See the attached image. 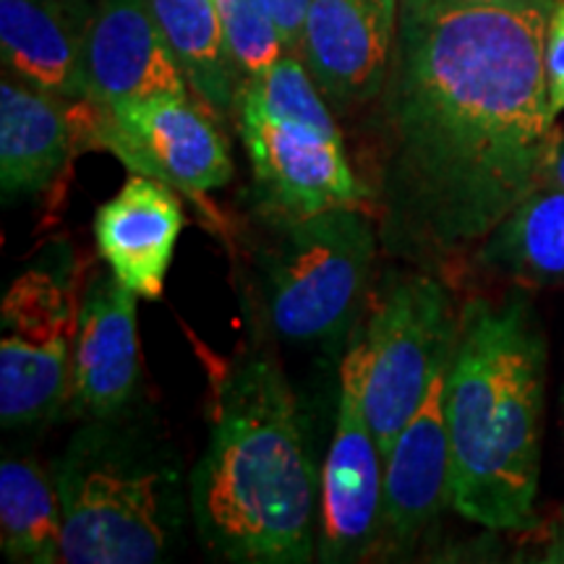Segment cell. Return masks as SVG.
<instances>
[{"instance_id": "cell-1", "label": "cell", "mask_w": 564, "mask_h": 564, "mask_svg": "<svg viewBox=\"0 0 564 564\" xmlns=\"http://www.w3.org/2000/svg\"><path fill=\"white\" fill-rule=\"evenodd\" d=\"M554 6L400 0L371 202L394 253L468 249L544 183Z\"/></svg>"}, {"instance_id": "cell-2", "label": "cell", "mask_w": 564, "mask_h": 564, "mask_svg": "<svg viewBox=\"0 0 564 564\" xmlns=\"http://www.w3.org/2000/svg\"><path fill=\"white\" fill-rule=\"evenodd\" d=\"M546 340L523 299L470 301L444 392L449 505L489 531H533L544 436Z\"/></svg>"}, {"instance_id": "cell-3", "label": "cell", "mask_w": 564, "mask_h": 564, "mask_svg": "<svg viewBox=\"0 0 564 564\" xmlns=\"http://www.w3.org/2000/svg\"><path fill=\"white\" fill-rule=\"evenodd\" d=\"M188 505L202 544L225 562L314 556V465L285 373L267 358H249L223 379Z\"/></svg>"}, {"instance_id": "cell-4", "label": "cell", "mask_w": 564, "mask_h": 564, "mask_svg": "<svg viewBox=\"0 0 564 564\" xmlns=\"http://www.w3.org/2000/svg\"><path fill=\"white\" fill-rule=\"evenodd\" d=\"M123 415L89 421L55 463L63 510L61 562H162L183 531L175 457Z\"/></svg>"}, {"instance_id": "cell-5", "label": "cell", "mask_w": 564, "mask_h": 564, "mask_svg": "<svg viewBox=\"0 0 564 564\" xmlns=\"http://www.w3.org/2000/svg\"><path fill=\"white\" fill-rule=\"evenodd\" d=\"M241 137L259 199L282 220L364 207L371 188L352 171L333 108L293 53L246 79Z\"/></svg>"}, {"instance_id": "cell-6", "label": "cell", "mask_w": 564, "mask_h": 564, "mask_svg": "<svg viewBox=\"0 0 564 564\" xmlns=\"http://www.w3.org/2000/svg\"><path fill=\"white\" fill-rule=\"evenodd\" d=\"M285 230L267 253L264 306L282 340H333L366 291L377 236L364 207H333L282 220Z\"/></svg>"}, {"instance_id": "cell-7", "label": "cell", "mask_w": 564, "mask_h": 564, "mask_svg": "<svg viewBox=\"0 0 564 564\" xmlns=\"http://www.w3.org/2000/svg\"><path fill=\"white\" fill-rule=\"evenodd\" d=\"M457 329L453 299L429 274L390 272L373 293L356 343L364 356V413L382 455L453 361Z\"/></svg>"}, {"instance_id": "cell-8", "label": "cell", "mask_w": 564, "mask_h": 564, "mask_svg": "<svg viewBox=\"0 0 564 564\" xmlns=\"http://www.w3.org/2000/svg\"><path fill=\"white\" fill-rule=\"evenodd\" d=\"M207 108L192 97H147L116 105L74 102L76 141L108 150L131 173L158 178L188 196L223 188L232 158Z\"/></svg>"}, {"instance_id": "cell-9", "label": "cell", "mask_w": 564, "mask_h": 564, "mask_svg": "<svg viewBox=\"0 0 564 564\" xmlns=\"http://www.w3.org/2000/svg\"><path fill=\"white\" fill-rule=\"evenodd\" d=\"M79 303L51 272L13 280L0 306V423L34 426L66 408Z\"/></svg>"}, {"instance_id": "cell-10", "label": "cell", "mask_w": 564, "mask_h": 564, "mask_svg": "<svg viewBox=\"0 0 564 564\" xmlns=\"http://www.w3.org/2000/svg\"><path fill=\"white\" fill-rule=\"evenodd\" d=\"M364 356L352 340L343 361L340 403L319 499V560L356 562L371 552L382 525L384 455L364 413Z\"/></svg>"}, {"instance_id": "cell-11", "label": "cell", "mask_w": 564, "mask_h": 564, "mask_svg": "<svg viewBox=\"0 0 564 564\" xmlns=\"http://www.w3.org/2000/svg\"><path fill=\"white\" fill-rule=\"evenodd\" d=\"M137 299L112 272H97L79 301L66 408L76 419L129 411L139 387Z\"/></svg>"}, {"instance_id": "cell-12", "label": "cell", "mask_w": 564, "mask_h": 564, "mask_svg": "<svg viewBox=\"0 0 564 564\" xmlns=\"http://www.w3.org/2000/svg\"><path fill=\"white\" fill-rule=\"evenodd\" d=\"M449 366L436 373L419 411L384 455L379 544L408 552L449 505V432L444 415Z\"/></svg>"}, {"instance_id": "cell-13", "label": "cell", "mask_w": 564, "mask_h": 564, "mask_svg": "<svg viewBox=\"0 0 564 564\" xmlns=\"http://www.w3.org/2000/svg\"><path fill=\"white\" fill-rule=\"evenodd\" d=\"M147 97H192L150 0H97L84 100L116 105Z\"/></svg>"}, {"instance_id": "cell-14", "label": "cell", "mask_w": 564, "mask_h": 564, "mask_svg": "<svg viewBox=\"0 0 564 564\" xmlns=\"http://www.w3.org/2000/svg\"><path fill=\"white\" fill-rule=\"evenodd\" d=\"M392 42L361 0H312L299 53L329 108L345 112L382 95Z\"/></svg>"}, {"instance_id": "cell-15", "label": "cell", "mask_w": 564, "mask_h": 564, "mask_svg": "<svg viewBox=\"0 0 564 564\" xmlns=\"http://www.w3.org/2000/svg\"><path fill=\"white\" fill-rule=\"evenodd\" d=\"M87 0H0L6 74L63 100L87 97Z\"/></svg>"}, {"instance_id": "cell-16", "label": "cell", "mask_w": 564, "mask_h": 564, "mask_svg": "<svg viewBox=\"0 0 564 564\" xmlns=\"http://www.w3.org/2000/svg\"><path fill=\"white\" fill-rule=\"evenodd\" d=\"M175 188L131 173L126 186L95 215V241L108 270L139 299L158 301L183 230Z\"/></svg>"}, {"instance_id": "cell-17", "label": "cell", "mask_w": 564, "mask_h": 564, "mask_svg": "<svg viewBox=\"0 0 564 564\" xmlns=\"http://www.w3.org/2000/svg\"><path fill=\"white\" fill-rule=\"evenodd\" d=\"M74 102L17 76L0 82V188L6 199L37 194L63 171L76 144Z\"/></svg>"}, {"instance_id": "cell-18", "label": "cell", "mask_w": 564, "mask_h": 564, "mask_svg": "<svg viewBox=\"0 0 564 564\" xmlns=\"http://www.w3.org/2000/svg\"><path fill=\"white\" fill-rule=\"evenodd\" d=\"M150 6L196 100L215 116L238 110L246 79L230 55L217 0H150Z\"/></svg>"}, {"instance_id": "cell-19", "label": "cell", "mask_w": 564, "mask_h": 564, "mask_svg": "<svg viewBox=\"0 0 564 564\" xmlns=\"http://www.w3.org/2000/svg\"><path fill=\"white\" fill-rule=\"evenodd\" d=\"M481 262L533 285H564V188L525 196L486 236Z\"/></svg>"}, {"instance_id": "cell-20", "label": "cell", "mask_w": 564, "mask_h": 564, "mask_svg": "<svg viewBox=\"0 0 564 564\" xmlns=\"http://www.w3.org/2000/svg\"><path fill=\"white\" fill-rule=\"evenodd\" d=\"M63 510L55 478L34 460L0 465V544L13 562H61Z\"/></svg>"}, {"instance_id": "cell-21", "label": "cell", "mask_w": 564, "mask_h": 564, "mask_svg": "<svg viewBox=\"0 0 564 564\" xmlns=\"http://www.w3.org/2000/svg\"><path fill=\"white\" fill-rule=\"evenodd\" d=\"M225 40L243 79L264 74L288 53L264 0H217Z\"/></svg>"}, {"instance_id": "cell-22", "label": "cell", "mask_w": 564, "mask_h": 564, "mask_svg": "<svg viewBox=\"0 0 564 564\" xmlns=\"http://www.w3.org/2000/svg\"><path fill=\"white\" fill-rule=\"evenodd\" d=\"M544 70L549 110L556 118L564 110V0H556L546 26L544 45Z\"/></svg>"}, {"instance_id": "cell-23", "label": "cell", "mask_w": 564, "mask_h": 564, "mask_svg": "<svg viewBox=\"0 0 564 564\" xmlns=\"http://www.w3.org/2000/svg\"><path fill=\"white\" fill-rule=\"evenodd\" d=\"M264 3L274 21H278V30L282 34V40H285L288 53H299L303 24H306L312 0H264Z\"/></svg>"}, {"instance_id": "cell-24", "label": "cell", "mask_w": 564, "mask_h": 564, "mask_svg": "<svg viewBox=\"0 0 564 564\" xmlns=\"http://www.w3.org/2000/svg\"><path fill=\"white\" fill-rule=\"evenodd\" d=\"M541 186H556L564 188V137L556 131L552 154H549L546 171H544V183Z\"/></svg>"}, {"instance_id": "cell-25", "label": "cell", "mask_w": 564, "mask_h": 564, "mask_svg": "<svg viewBox=\"0 0 564 564\" xmlns=\"http://www.w3.org/2000/svg\"><path fill=\"white\" fill-rule=\"evenodd\" d=\"M361 3L373 13V17H377L379 24L384 26V32H390L394 37V30H398L400 0H361Z\"/></svg>"}, {"instance_id": "cell-26", "label": "cell", "mask_w": 564, "mask_h": 564, "mask_svg": "<svg viewBox=\"0 0 564 564\" xmlns=\"http://www.w3.org/2000/svg\"><path fill=\"white\" fill-rule=\"evenodd\" d=\"M447 3H463V6H531V3H546V6H554L556 0H447Z\"/></svg>"}, {"instance_id": "cell-27", "label": "cell", "mask_w": 564, "mask_h": 564, "mask_svg": "<svg viewBox=\"0 0 564 564\" xmlns=\"http://www.w3.org/2000/svg\"><path fill=\"white\" fill-rule=\"evenodd\" d=\"M544 560H546V562H560V564H564V520H562L560 531H556L554 544H552V549H549V554L544 556Z\"/></svg>"}]
</instances>
